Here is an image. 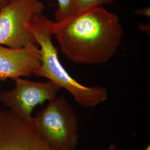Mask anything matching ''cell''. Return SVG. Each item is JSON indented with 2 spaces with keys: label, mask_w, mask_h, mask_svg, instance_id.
<instances>
[{
  "label": "cell",
  "mask_w": 150,
  "mask_h": 150,
  "mask_svg": "<svg viewBox=\"0 0 150 150\" xmlns=\"http://www.w3.org/2000/svg\"><path fill=\"white\" fill-rule=\"evenodd\" d=\"M52 32L67 59L90 65L105 64L111 59L122 43L123 34L118 16L103 6L53 22Z\"/></svg>",
  "instance_id": "obj_1"
},
{
  "label": "cell",
  "mask_w": 150,
  "mask_h": 150,
  "mask_svg": "<svg viewBox=\"0 0 150 150\" xmlns=\"http://www.w3.org/2000/svg\"><path fill=\"white\" fill-rule=\"evenodd\" d=\"M53 22L42 13L36 14L30 23L32 33L39 45L41 65L34 75L45 77L59 88H64L81 106L93 107L105 102L108 91L103 87H88L74 79L64 69L59 57V48L52 42Z\"/></svg>",
  "instance_id": "obj_2"
},
{
  "label": "cell",
  "mask_w": 150,
  "mask_h": 150,
  "mask_svg": "<svg viewBox=\"0 0 150 150\" xmlns=\"http://www.w3.org/2000/svg\"><path fill=\"white\" fill-rule=\"evenodd\" d=\"M35 127L56 150H77L79 143L78 117L63 96H56L33 117Z\"/></svg>",
  "instance_id": "obj_3"
},
{
  "label": "cell",
  "mask_w": 150,
  "mask_h": 150,
  "mask_svg": "<svg viewBox=\"0 0 150 150\" xmlns=\"http://www.w3.org/2000/svg\"><path fill=\"white\" fill-rule=\"evenodd\" d=\"M45 8L40 0H12L0 11V45L16 49L38 45L30 23Z\"/></svg>",
  "instance_id": "obj_4"
},
{
  "label": "cell",
  "mask_w": 150,
  "mask_h": 150,
  "mask_svg": "<svg viewBox=\"0 0 150 150\" xmlns=\"http://www.w3.org/2000/svg\"><path fill=\"white\" fill-rule=\"evenodd\" d=\"M13 89L0 93V102L19 117L32 121V113L38 105L53 99L61 88L52 82H34L16 78Z\"/></svg>",
  "instance_id": "obj_5"
},
{
  "label": "cell",
  "mask_w": 150,
  "mask_h": 150,
  "mask_svg": "<svg viewBox=\"0 0 150 150\" xmlns=\"http://www.w3.org/2000/svg\"><path fill=\"white\" fill-rule=\"evenodd\" d=\"M0 150H56L38 134L33 120L0 110Z\"/></svg>",
  "instance_id": "obj_6"
},
{
  "label": "cell",
  "mask_w": 150,
  "mask_h": 150,
  "mask_svg": "<svg viewBox=\"0 0 150 150\" xmlns=\"http://www.w3.org/2000/svg\"><path fill=\"white\" fill-rule=\"evenodd\" d=\"M41 63L40 48L37 45L17 49L0 45V81L30 77L34 75Z\"/></svg>",
  "instance_id": "obj_7"
},
{
  "label": "cell",
  "mask_w": 150,
  "mask_h": 150,
  "mask_svg": "<svg viewBox=\"0 0 150 150\" xmlns=\"http://www.w3.org/2000/svg\"><path fill=\"white\" fill-rule=\"evenodd\" d=\"M58 8L54 13L55 21L58 22L74 14L75 0H57Z\"/></svg>",
  "instance_id": "obj_8"
},
{
  "label": "cell",
  "mask_w": 150,
  "mask_h": 150,
  "mask_svg": "<svg viewBox=\"0 0 150 150\" xmlns=\"http://www.w3.org/2000/svg\"><path fill=\"white\" fill-rule=\"evenodd\" d=\"M115 0H75L74 14L87 8L112 4Z\"/></svg>",
  "instance_id": "obj_9"
},
{
  "label": "cell",
  "mask_w": 150,
  "mask_h": 150,
  "mask_svg": "<svg viewBox=\"0 0 150 150\" xmlns=\"http://www.w3.org/2000/svg\"><path fill=\"white\" fill-rule=\"evenodd\" d=\"M134 13L138 16H145L146 17H150V9L149 7H142L134 10Z\"/></svg>",
  "instance_id": "obj_10"
},
{
  "label": "cell",
  "mask_w": 150,
  "mask_h": 150,
  "mask_svg": "<svg viewBox=\"0 0 150 150\" xmlns=\"http://www.w3.org/2000/svg\"><path fill=\"white\" fill-rule=\"evenodd\" d=\"M138 29L142 32H145L146 33H150V26L149 24L139 23L138 26Z\"/></svg>",
  "instance_id": "obj_11"
},
{
  "label": "cell",
  "mask_w": 150,
  "mask_h": 150,
  "mask_svg": "<svg viewBox=\"0 0 150 150\" xmlns=\"http://www.w3.org/2000/svg\"><path fill=\"white\" fill-rule=\"evenodd\" d=\"M12 0H0V11L5 7L8 5Z\"/></svg>",
  "instance_id": "obj_12"
},
{
  "label": "cell",
  "mask_w": 150,
  "mask_h": 150,
  "mask_svg": "<svg viewBox=\"0 0 150 150\" xmlns=\"http://www.w3.org/2000/svg\"><path fill=\"white\" fill-rule=\"evenodd\" d=\"M107 150H117V146L115 144L111 143L108 146Z\"/></svg>",
  "instance_id": "obj_13"
},
{
  "label": "cell",
  "mask_w": 150,
  "mask_h": 150,
  "mask_svg": "<svg viewBox=\"0 0 150 150\" xmlns=\"http://www.w3.org/2000/svg\"><path fill=\"white\" fill-rule=\"evenodd\" d=\"M144 150H150V145H148Z\"/></svg>",
  "instance_id": "obj_14"
}]
</instances>
